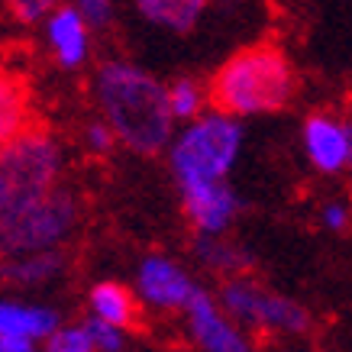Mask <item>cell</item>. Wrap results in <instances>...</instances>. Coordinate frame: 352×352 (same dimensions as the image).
<instances>
[{
	"mask_svg": "<svg viewBox=\"0 0 352 352\" xmlns=\"http://www.w3.org/2000/svg\"><path fill=\"white\" fill-rule=\"evenodd\" d=\"M91 104L133 155L155 159L168 152L178 133L168 85L146 65L129 58H104L91 75Z\"/></svg>",
	"mask_w": 352,
	"mask_h": 352,
	"instance_id": "cell-1",
	"label": "cell"
},
{
	"mask_svg": "<svg viewBox=\"0 0 352 352\" xmlns=\"http://www.w3.org/2000/svg\"><path fill=\"white\" fill-rule=\"evenodd\" d=\"M210 104L230 117L256 120L281 113L298 97L300 78L291 55L275 43H249L226 55L207 78Z\"/></svg>",
	"mask_w": 352,
	"mask_h": 352,
	"instance_id": "cell-2",
	"label": "cell"
},
{
	"mask_svg": "<svg viewBox=\"0 0 352 352\" xmlns=\"http://www.w3.org/2000/svg\"><path fill=\"white\" fill-rule=\"evenodd\" d=\"M245 129L239 117L210 107L191 123H182L168 146V171L175 188L207 182H230L243 155Z\"/></svg>",
	"mask_w": 352,
	"mask_h": 352,
	"instance_id": "cell-3",
	"label": "cell"
},
{
	"mask_svg": "<svg viewBox=\"0 0 352 352\" xmlns=\"http://www.w3.org/2000/svg\"><path fill=\"white\" fill-rule=\"evenodd\" d=\"M81 226V197L68 184L0 210V249L3 256H30L45 249H65Z\"/></svg>",
	"mask_w": 352,
	"mask_h": 352,
	"instance_id": "cell-4",
	"label": "cell"
},
{
	"mask_svg": "<svg viewBox=\"0 0 352 352\" xmlns=\"http://www.w3.org/2000/svg\"><path fill=\"white\" fill-rule=\"evenodd\" d=\"M65 182V146L43 126H26L0 149V210L55 191Z\"/></svg>",
	"mask_w": 352,
	"mask_h": 352,
	"instance_id": "cell-5",
	"label": "cell"
},
{
	"mask_svg": "<svg viewBox=\"0 0 352 352\" xmlns=\"http://www.w3.org/2000/svg\"><path fill=\"white\" fill-rule=\"evenodd\" d=\"M217 298L245 330L258 336H304L314 327V317L300 300L278 294L249 275L223 278Z\"/></svg>",
	"mask_w": 352,
	"mask_h": 352,
	"instance_id": "cell-6",
	"label": "cell"
},
{
	"mask_svg": "<svg viewBox=\"0 0 352 352\" xmlns=\"http://www.w3.org/2000/svg\"><path fill=\"white\" fill-rule=\"evenodd\" d=\"M182 327L194 352H256L252 333L204 288L182 310Z\"/></svg>",
	"mask_w": 352,
	"mask_h": 352,
	"instance_id": "cell-7",
	"label": "cell"
},
{
	"mask_svg": "<svg viewBox=\"0 0 352 352\" xmlns=\"http://www.w3.org/2000/svg\"><path fill=\"white\" fill-rule=\"evenodd\" d=\"M133 291H136L139 304L152 314H182L201 291V285L178 258L165 256V252H149L139 258L136 272H133Z\"/></svg>",
	"mask_w": 352,
	"mask_h": 352,
	"instance_id": "cell-8",
	"label": "cell"
},
{
	"mask_svg": "<svg viewBox=\"0 0 352 352\" xmlns=\"http://www.w3.org/2000/svg\"><path fill=\"white\" fill-rule=\"evenodd\" d=\"M39 32H43L45 55L62 72H81L94 55V23L87 20L81 7H75L72 0L55 7L39 23Z\"/></svg>",
	"mask_w": 352,
	"mask_h": 352,
	"instance_id": "cell-9",
	"label": "cell"
},
{
	"mask_svg": "<svg viewBox=\"0 0 352 352\" xmlns=\"http://www.w3.org/2000/svg\"><path fill=\"white\" fill-rule=\"evenodd\" d=\"M300 152L317 175H342L349 171L352 136L349 117L333 110H314L300 123Z\"/></svg>",
	"mask_w": 352,
	"mask_h": 352,
	"instance_id": "cell-10",
	"label": "cell"
},
{
	"mask_svg": "<svg viewBox=\"0 0 352 352\" xmlns=\"http://www.w3.org/2000/svg\"><path fill=\"white\" fill-rule=\"evenodd\" d=\"M182 214L191 223L194 236H223L243 214V201L230 182L184 184L178 188Z\"/></svg>",
	"mask_w": 352,
	"mask_h": 352,
	"instance_id": "cell-11",
	"label": "cell"
},
{
	"mask_svg": "<svg viewBox=\"0 0 352 352\" xmlns=\"http://www.w3.org/2000/svg\"><path fill=\"white\" fill-rule=\"evenodd\" d=\"M62 314L45 304V300H30V298H7L0 300V333L7 336H23L45 346V340L62 327Z\"/></svg>",
	"mask_w": 352,
	"mask_h": 352,
	"instance_id": "cell-12",
	"label": "cell"
},
{
	"mask_svg": "<svg viewBox=\"0 0 352 352\" xmlns=\"http://www.w3.org/2000/svg\"><path fill=\"white\" fill-rule=\"evenodd\" d=\"M139 20L168 36H191L204 23L210 0H129Z\"/></svg>",
	"mask_w": 352,
	"mask_h": 352,
	"instance_id": "cell-13",
	"label": "cell"
},
{
	"mask_svg": "<svg viewBox=\"0 0 352 352\" xmlns=\"http://www.w3.org/2000/svg\"><path fill=\"white\" fill-rule=\"evenodd\" d=\"M68 275V252L65 249H45L30 256H7L3 262V281L13 288H52L55 281Z\"/></svg>",
	"mask_w": 352,
	"mask_h": 352,
	"instance_id": "cell-14",
	"label": "cell"
},
{
	"mask_svg": "<svg viewBox=\"0 0 352 352\" xmlns=\"http://www.w3.org/2000/svg\"><path fill=\"white\" fill-rule=\"evenodd\" d=\"M85 307H87V317H97V320H107V323H117V327H126L133 330L139 320V298L136 291L126 288L123 281H113V278H104L91 285L85 298Z\"/></svg>",
	"mask_w": 352,
	"mask_h": 352,
	"instance_id": "cell-15",
	"label": "cell"
},
{
	"mask_svg": "<svg viewBox=\"0 0 352 352\" xmlns=\"http://www.w3.org/2000/svg\"><path fill=\"white\" fill-rule=\"evenodd\" d=\"M194 258L201 262L207 272L220 278L245 275L249 268V252L243 245H236L230 236H194Z\"/></svg>",
	"mask_w": 352,
	"mask_h": 352,
	"instance_id": "cell-16",
	"label": "cell"
},
{
	"mask_svg": "<svg viewBox=\"0 0 352 352\" xmlns=\"http://www.w3.org/2000/svg\"><path fill=\"white\" fill-rule=\"evenodd\" d=\"M168 100H171V113L178 120V126L191 123V120H197L201 113H207L214 107L210 104V85L191 75H178L175 81H168Z\"/></svg>",
	"mask_w": 352,
	"mask_h": 352,
	"instance_id": "cell-17",
	"label": "cell"
},
{
	"mask_svg": "<svg viewBox=\"0 0 352 352\" xmlns=\"http://www.w3.org/2000/svg\"><path fill=\"white\" fill-rule=\"evenodd\" d=\"M26 126H30L26 94H23L16 78H3V85H0V139L16 136Z\"/></svg>",
	"mask_w": 352,
	"mask_h": 352,
	"instance_id": "cell-18",
	"label": "cell"
},
{
	"mask_svg": "<svg viewBox=\"0 0 352 352\" xmlns=\"http://www.w3.org/2000/svg\"><path fill=\"white\" fill-rule=\"evenodd\" d=\"M81 146H85L87 155L104 159V155H110V152L120 146V139H117V133H113V126L97 113L94 120H87L85 126H81Z\"/></svg>",
	"mask_w": 352,
	"mask_h": 352,
	"instance_id": "cell-19",
	"label": "cell"
},
{
	"mask_svg": "<svg viewBox=\"0 0 352 352\" xmlns=\"http://www.w3.org/2000/svg\"><path fill=\"white\" fill-rule=\"evenodd\" d=\"M45 352H94V340L87 333V323H62L58 330L45 340Z\"/></svg>",
	"mask_w": 352,
	"mask_h": 352,
	"instance_id": "cell-20",
	"label": "cell"
},
{
	"mask_svg": "<svg viewBox=\"0 0 352 352\" xmlns=\"http://www.w3.org/2000/svg\"><path fill=\"white\" fill-rule=\"evenodd\" d=\"M87 333L94 340V352H126L129 342V330L126 327H117V323L97 320V317H87Z\"/></svg>",
	"mask_w": 352,
	"mask_h": 352,
	"instance_id": "cell-21",
	"label": "cell"
},
{
	"mask_svg": "<svg viewBox=\"0 0 352 352\" xmlns=\"http://www.w3.org/2000/svg\"><path fill=\"white\" fill-rule=\"evenodd\" d=\"M3 3H7V13L16 26H39L65 0H3Z\"/></svg>",
	"mask_w": 352,
	"mask_h": 352,
	"instance_id": "cell-22",
	"label": "cell"
},
{
	"mask_svg": "<svg viewBox=\"0 0 352 352\" xmlns=\"http://www.w3.org/2000/svg\"><path fill=\"white\" fill-rule=\"evenodd\" d=\"M320 226L330 233H346L352 226V204L346 197H333L320 204Z\"/></svg>",
	"mask_w": 352,
	"mask_h": 352,
	"instance_id": "cell-23",
	"label": "cell"
},
{
	"mask_svg": "<svg viewBox=\"0 0 352 352\" xmlns=\"http://www.w3.org/2000/svg\"><path fill=\"white\" fill-rule=\"evenodd\" d=\"M72 3L81 7V13L94 23V30H104L113 20V0H72Z\"/></svg>",
	"mask_w": 352,
	"mask_h": 352,
	"instance_id": "cell-24",
	"label": "cell"
},
{
	"mask_svg": "<svg viewBox=\"0 0 352 352\" xmlns=\"http://www.w3.org/2000/svg\"><path fill=\"white\" fill-rule=\"evenodd\" d=\"M43 346L32 340H23V336H7L0 333V352H39Z\"/></svg>",
	"mask_w": 352,
	"mask_h": 352,
	"instance_id": "cell-25",
	"label": "cell"
},
{
	"mask_svg": "<svg viewBox=\"0 0 352 352\" xmlns=\"http://www.w3.org/2000/svg\"><path fill=\"white\" fill-rule=\"evenodd\" d=\"M281 352H307V349H300V346H288V349H281Z\"/></svg>",
	"mask_w": 352,
	"mask_h": 352,
	"instance_id": "cell-26",
	"label": "cell"
},
{
	"mask_svg": "<svg viewBox=\"0 0 352 352\" xmlns=\"http://www.w3.org/2000/svg\"><path fill=\"white\" fill-rule=\"evenodd\" d=\"M349 136H352V113H349ZM349 171H352V159H349Z\"/></svg>",
	"mask_w": 352,
	"mask_h": 352,
	"instance_id": "cell-27",
	"label": "cell"
},
{
	"mask_svg": "<svg viewBox=\"0 0 352 352\" xmlns=\"http://www.w3.org/2000/svg\"><path fill=\"white\" fill-rule=\"evenodd\" d=\"M39 352H45V349H39Z\"/></svg>",
	"mask_w": 352,
	"mask_h": 352,
	"instance_id": "cell-28",
	"label": "cell"
}]
</instances>
